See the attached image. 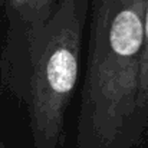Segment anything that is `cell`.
<instances>
[{"mask_svg": "<svg viewBox=\"0 0 148 148\" xmlns=\"http://www.w3.org/2000/svg\"><path fill=\"white\" fill-rule=\"evenodd\" d=\"M148 0H97L78 148H131Z\"/></svg>", "mask_w": 148, "mask_h": 148, "instance_id": "cell-1", "label": "cell"}, {"mask_svg": "<svg viewBox=\"0 0 148 148\" xmlns=\"http://www.w3.org/2000/svg\"><path fill=\"white\" fill-rule=\"evenodd\" d=\"M148 124V7L145 16V42L141 56L140 69V89L137 98V114H135V130L138 137L145 130Z\"/></svg>", "mask_w": 148, "mask_h": 148, "instance_id": "cell-2", "label": "cell"}]
</instances>
